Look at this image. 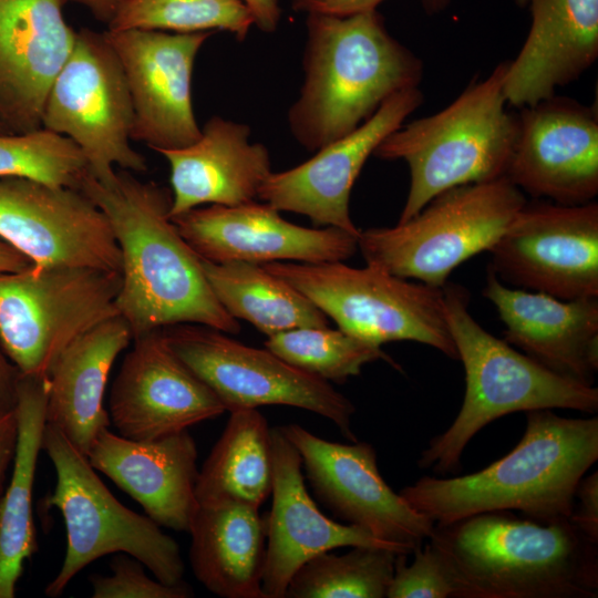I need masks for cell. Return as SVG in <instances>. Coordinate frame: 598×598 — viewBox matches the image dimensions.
Instances as JSON below:
<instances>
[{
  "mask_svg": "<svg viewBox=\"0 0 598 598\" xmlns=\"http://www.w3.org/2000/svg\"><path fill=\"white\" fill-rule=\"evenodd\" d=\"M80 190L103 212L117 243L122 283L116 308L133 338L177 323L240 331L214 295L199 256L173 223L169 189L121 169L107 184L87 173Z\"/></svg>",
  "mask_w": 598,
  "mask_h": 598,
  "instance_id": "1",
  "label": "cell"
},
{
  "mask_svg": "<svg viewBox=\"0 0 598 598\" xmlns=\"http://www.w3.org/2000/svg\"><path fill=\"white\" fill-rule=\"evenodd\" d=\"M455 598H596L598 543L569 518L548 523L511 511L434 524L426 539Z\"/></svg>",
  "mask_w": 598,
  "mask_h": 598,
  "instance_id": "2",
  "label": "cell"
},
{
  "mask_svg": "<svg viewBox=\"0 0 598 598\" xmlns=\"http://www.w3.org/2000/svg\"><path fill=\"white\" fill-rule=\"evenodd\" d=\"M516 446L487 467L463 476H423L399 493L434 524L493 511H518L538 522L569 518L575 493L598 460V417L526 412Z\"/></svg>",
  "mask_w": 598,
  "mask_h": 598,
  "instance_id": "3",
  "label": "cell"
},
{
  "mask_svg": "<svg viewBox=\"0 0 598 598\" xmlns=\"http://www.w3.org/2000/svg\"><path fill=\"white\" fill-rule=\"evenodd\" d=\"M305 82L288 113L308 151L349 134L393 94L417 87L422 61L388 32L375 10L336 17L308 13Z\"/></svg>",
  "mask_w": 598,
  "mask_h": 598,
  "instance_id": "4",
  "label": "cell"
},
{
  "mask_svg": "<svg viewBox=\"0 0 598 598\" xmlns=\"http://www.w3.org/2000/svg\"><path fill=\"white\" fill-rule=\"evenodd\" d=\"M442 289L446 322L465 371V394L452 424L421 453L420 467L442 475L456 473L474 435L513 412L598 411L596 386L550 371L486 331L471 315L464 287L447 281Z\"/></svg>",
  "mask_w": 598,
  "mask_h": 598,
  "instance_id": "5",
  "label": "cell"
},
{
  "mask_svg": "<svg viewBox=\"0 0 598 598\" xmlns=\"http://www.w3.org/2000/svg\"><path fill=\"white\" fill-rule=\"evenodd\" d=\"M507 63L468 84L442 111L402 124L375 148L377 157L403 159L410 169L398 223L447 189L505 176L517 134V118L505 107Z\"/></svg>",
  "mask_w": 598,
  "mask_h": 598,
  "instance_id": "6",
  "label": "cell"
},
{
  "mask_svg": "<svg viewBox=\"0 0 598 598\" xmlns=\"http://www.w3.org/2000/svg\"><path fill=\"white\" fill-rule=\"evenodd\" d=\"M525 203L506 176L457 186L403 223L360 230L358 249L368 265L442 288L456 267L491 249Z\"/></svg>",
  "mask_w": 598,
  "mask_h": 598,
  "instance_id": "7",
  "label": "cell"
},
{
  "mask_svg": "<svg viewBox=\"0 0 598 598\" xmlns=\"http://www.w3.org/2000/svg\"><path fill=\"white\" fill-rule=\"evenodd\" d=\"M42 450L52 461L56 483L43 499L47 508L61 512L66 529V550L45 595L59 597L84 567L107 554L124 551L147 567L156 579L183 581L184 561L177 543L147 515L122 505L81 453L54 425L45 423Z\"/></svg>",
  "mask_w": 598,
  "mask_h": 598,
  "instance_id": "8",
  "label": "cell"
},
{
  "mask_svg": "<svg viewBox=\"0 0 598 598\" xmlns=\"http://www.w3.org/2000/svg\"><path fill=\"white\" fill-rule=\"evenodd\" d=\"M262 266L308 297L339 329L381 347L415 341L457 360L443 289L342 261H271Z\"/></svg>",
  "mask_w": 598,
  "mask_h": 598,
  "instance_id": "9",
  "label": "cell"
},
{
  "mask_svg": "<svg viewBox=\"0 0 598 598\" xmlns=\"http://www.w3.org/2000/svg\"><path fill=\"white\" fill-rule=\"evenodd\" d=\"M121 271L35 266L0 274V342L24 375H48L84 333L118 315Z\"/></svg>",
  "mask_w": 598,
  "mask_h": 598,
  "instance_id": "10",
  "label": "cell"
},
{
  "mask_svg": "<svg viewBox=\"0 0 598 598\" xmlns=\"http://www.w3.org/2000/svg\"><path fill=\"white\" fill-rule=\"evenodd\" d=\"M133 120L126 79L104 32L80 29L48 93L42 127L72 140L87 161L89 174L107 184L115 166L147 171L144 156L130 144Z\"/></svg>",
  "mask_w": 598,
  "mask_h": 598,
  "instance_id": "11",
  "label": "cell"
},
{
  "mask_svg": "<svg viewBox=\"0 0 598 598\" xmlns=\"http://www.w3.org/2000/svg\"><path fill=\"white\" fill-rule=\"evenodd\" d=\"M176 355L217 395L226 411L288 405L329 419L351 442L355 408L328 382L287 363L268 349L246 346L198 323L163 328Z\"/></svg>",
  "mask_w": 598,
  "mask_h": 598,
  "instance_id": "12",
  "label": "cell"
},
{
  "mask_svg": "<svg viewBox=\"0 0 598 598\" xmlns=\"http://www.w3.org/2000/svg\"><path fill=\"white\" fill-rule=\"evenodd\" d=\"M488 251V268L511 287L598 298V204L526 202Z\"/></svg>",
  "mask_w": 598,
  "mask_h": 598,
  "instance_id": "13",
  "label": "cell"
},
{
  "mask_svg": "<svg viewBox=\"0 0 598 598\" xmlns=\"http://www.w3.org/2000/svg\"><path fill=\"white\" fill-rule=\"evenodd\" d=\"M281 430L299 452L316 497L336 517L408 555L430 537L434 523L385 483L371 444L330 442L298 424Z\"/></svg>",
  "mask_w": 598,
  "mask_h": 598,
  "instance_id": "14",
  "label": "cell"
},
{
  "mask_svg": "<svg viewBox=\"0 0 598 598\" xmlns=\"http://www.w3.org/2000/svg\"><path fill=\"white\" fill-rule=\"evenodd\" d=\"M0 238L35 266L121 271L107 218L79 189L0 177Z\"/></svg>",
  "mask_w": 598,
  "mask_h": 598,
  "instance_id": "15",
  "label": "cell"
},
{
  "mask_svg": "<svg viewBox=\"0 0 598 598\" xmlns=\"http://www.w3.org/2000/svg\"><path fill=\"white\" fill-rule=\"evenodd\" d=\"M213 33L104 31L128 86L134 113L132 141L157 151L185 147L199 138L192 76L196 55Z\"/></svg>",
  "mask_w": 598,
  "mask_h": 598,
  "instance_id": "16",
  "label": "cell"
},
{
  "mask_svg": "<svg viewBox=\"0 0 598 598\" xmlns=\"http://www.w3.org/2000/svg\"><path fill=\"white\" fill-rule=\"evenodd\" d=\"M505 176L522 192L564 205L598 194V117L577 101L550 96L520 107Z\"/></svg>",
  "mask_w": 598,
  "mask_h": 598,
  "instance_id": "17",
  "label": "cell"
},
{
  "mask_svg": "<svg viewBox=\"0 0 598 598\" xmlns=\"http://www.w3.org/2000/svg\"><path fill=\"white\" fill-rule=\"evenodd\" d=\"M112 384L109 414L120 435L148 441L171 435L226 409L171 349L163 329L133 338Z\"/></svg>",
  "mask_w": 598,
  "mask_h": 598,
  "instance_id": "18",
  "label": "cell"
},
{
  "mask_svg": "<svg viewBox=\"0 0 598 598\" xmlns=\"http://www.w3.org/2000/svg\"><path fill=\"white\" fill-rule=\"evenodd\" d=\"M422 101L417 87L393 94L360 126L319 148L307 162L271 173L258 198L279 212L302 214L317 226H332L358 237L360 229L349 212L352 186L368 157Z\"/></svg>",
  "mask_w": 598,
  "mask_h": 598,
  "instance_id": "19",
  "label": "cell"
},
{
  "mask_svg": "<svg viewBox=\"0 0 598 598\" xmlns=\"http://www.w3.org/2000/svg\"><path fill=\"white\" fill-rule=\"evenodd\" d=\"M182 237L213 262L343 261L358 250V237L332 226L307 228L287 221L267 203L196 207L171 217Z\"/></svg>",
  "mask_w": 598,
  "mask_h": 598,
  "instance_id": "20",
  "label": "cell"
},
{
  "mask_svg": "<svg viewBox=\"0 0 598 598\" xmlns=\"http://www.w3.org/2000/svg\"><path fill=\"white\" fill-rule=\"evenodd\" d=\"M270 432L272 506L264 517L266 557L261 580L266 598H285L288 582L300 566L338 547H381L405 554L361 527L337 523L321 513L306 488L299 452L281 426Z\"/></svg>",
  "mask_w": 598,
  "mask_h": 598,
  "instance_id": "21",
  "label": "cell"
},
{
  "mask_svg": "<svg viewBox=\"0 0 598 598\" xmlns=\"http://www.w3.org/2000/svg\"><path fill=\"white\" fill-rule=\"evenodd\" d=\"M65 0H0V124L9 133L42 127L50 87L75 41Z\"/></svg>",
  "mask_w": 598,
  "mask_h": 598,
  "instance_id": "22",
  "label": "cell"
},
{
  "mask_svg": "<svg viewBox=\"0 0 598 598\" xmlns=\"http://www.w3.org/2000/svg\"><path fill=\"white\" fill-rule=\"evenodd\" d=\"M483 295L504 323L507 343L557 374L594 385L598 371V298L563 300L509 287L489 268Z\"/></svg>",
  "mask_w": 598,
  "mask_h": 598,
  "instance_id": "23",
  "label": "cell"
},
{
  "mask_svg": "<svg viewBox=\"0 0 598 598\" xmlns=\"http://www.w3.org/2000/svg\"><path fill=\"white\" fill-rule=\"evenodd\" d=\"M90 464L130 494L157 525L188 532L198 506L197 448L187 430L136 441L103 430L87 455Z\"/></svg>",
  "mask_w": 598,
  "mask_h": 598,
  "instance_id": "24",
  "label": "cell"
},
{
  "mask_svg": "<svg viewBox=\"0 0 598 598\" xmlns=\"http://www.w3.org/2000/svg\"><path fill=\"white\" fill-rule=\"evenodd\" d=\"M249 135V126L213 116L193 144L155 151L171 168V217L205 204L238 206L258 198L272 172L268 150Z\"/></svg>",
  "mask_w": 598,
  "mask_h": 598,
  "instance_id": "25",
  "label": "cell"
},
{
  "mask_svg": "<svg viewBox=\"0 0 598 598\" xmlns=\"http://www.w3.org/2000/svg\"><path fill=\"white\" fill-rule=\"evenodd\" d=\"M532 24L504 81L507 103L534 105L555 95L598 56V0H530Z\"/></svg>",
  "mask_w": 598,
  "mask_h": 598,
  "instance_id": "26",
  "label": "cell"
},
{
  "mask_svg": "<svg viewBox=\"0 0 598 598\" xmlns=\"http://www.w3.org/2000/svg\"><path fill=\"white\" fill-rule=\"evenodd\" d=\"M133 340L127 322L115 316L71 343L48 373L47 423L56 426L84 455L111 423L103 400L117 355Z\"/></svg>",
  "mask_w": 598,
  "mask_h": 598,
  "instance_id": "27",
  "label": "cell"
},
{
  "mask_svg": "<svg viewBox=\"0 0 598 598\" xmlns=\"http://www.w3.org/2000/svg\"><path fill=\"white\" fill-rule=\"evenodd\" d=\"M188 533L192 569L209 591L224 598H266V529L258 508L233 501L199 502Z\"/></svg>",
  "mask_w": 598,
  "mask_h": 598,
  "instance_id": "28",
  "label": "cell"
},
{
  "mask_svg": "<svg viewBox=\"0 0 598 598\" xmlns=\"http://www.w3.org/2000/svg\"><path fill=\"white\" fill-rule=\"evenodd\" d=\"M47 375L20 373L17 446L9 485L0 496V598H13L24 561L38 550L32 491L47 423Z\"/></svg>",
  "mask_w": 598,
  "mask_h": 598,
  "instance_id": "29",
  "label": "cell"
},
{
  "mask_svg": "<svg viewBox=\"0 0 598 598\" xmlns=\"http://www.w3.org/2000/svg\"><path fill=\"white\" fill-rule=\"evenodd\" d=\"M200 264L223 308L267 337L295 328L329 326L328 317L308 297L262 265L203 258Z\"/></svg>",
  "mask_w": 598,
  "mask_h": 598,
  "instance_id": "30",
  "label": "cell"
},
{
  "mask_svg": "<svg viewBox=\"0 0 598 598\" xmlns=\"http://www.w3.org/2000/svg\"><path fill=\"white\" fill-rule=\"evenodd\" d=\"M272 448L267 420L257 409L230 412L196 483L199 502L233 501L256 508L271 494Z\"/></svg>",
  "mask_w": 598,
  "mask_h": 598,
  "instance_id": "31",
  "label": "cell"
},
{
  "mask_svg": "<svg viewBox=\"0 0 598 598\" xmlns=\"http://www.w3.org/2000/svg\"><path fill=\"white\" fill-rule=\"evenodd\" d=\"M399 553L353 546L343 555L321 553L300 566L288 582V598L386 597Z\"/></svg>",
  "mask_w": 598,
  "mask_h": 598,
  "instance_id": "32",
  "label": "cell"
},
{
  "mask_svg": "<svg viewBox=\"0 0 598 598\" xmlns=\"http://www.w3.org/2000/svg\"><path fill=\"white\" fill-rule=\"evenodd\" d=\"M265 347L292 367L328 382H346L378 360L400 368L381 347L329 327L286 330L267 337Z\"/></svg>",
  "mask_w": 598,
  "mask_h": 598,
  "instance_id": "33",
  "label": "cell"
},
{
  "mask_svg": "<svg viewBox=\"0 0 598 598\" xmlns=\"http://www.w3.org/2000/svg\"><path fill=\"white\" fill-rule=\"evenodd\" d=\"M252 24L243 0H124L107 30L228 31L243 41Z\"/></svg>",
  "mask_w": 598,
  "mask_h": 598,
  "instance_id": "34",
  "label": "cell"
},
{
  "mask_svg": "<svg viewBox=\"0 0 598 598\" xmlns=\"http://www.w3.org/2000/svg\"><path fill=\"white\" fill-rule=\"evenodd\" d=\"M87 173L84 154L65 135L45 127L0 134V177H21L80 190Z\"/></svg>",
  "mask_w": 598,
  "mask_h": 598,
  "instance_id": "35",
  "label": "cell"
},
{
  "mask_svg": "<svg viewBox=\"0 0 598 598\" xmlns=\"http://www.w3.org/2000/svg\"><path fill=\"white\" fill-rule=\"evenodd\" d=\"M408 565L406 554H399L388 598H455V588L439 554L426 540L413 551Z\"/></svg>",
  "mask_w": 598,
  "mask_h": 598,
  "instance_id": "36",
  "label": "cell"
},
{
  "mask_svg": "<svg viewBox=\"0 0 598 598\" xmlns=\"http://www.w3.org/2000/svg\"><path fill=\"white\" fill-rule=\"evenodd\" d=\"M110 566V576H90L93 598H188L194 595L184 581L168 585L150 578L144 565L130 555L114 557Z\"/></svg>",
  "mask_w": 598,
  "mask_h": 598,
  "instance_id": "37",
  "label": "cell"
},
{
  "mask_svg": "<svg viewBox=\"0 0 598 598\" xmlns=\"http://www.w3.org/2000/svg\"><path fill=\"white\" fill-rule=\"evenodd\" d=\"M383 0H291L295 11L347 17L375 10ZM429 13L442 11L451 0H421Z\"/></svg>",
  "mask_w": 598,
  "mask_h": 598,
  "instance_id": "38",
  "label": "cell"
},
{
  "mask_svg": "<svg viewBox=\"0 0 598 598\" xmlns=\"http://www.w3.org/2000/svg\"><path fill=\"white\" fill-rule=\"evenodd\" d=\"M571 522L589 539L598 543V472L582 477L577 485Z\"/></svg>",
  "mask_w": 598,
  "mask_h": 598,
  "instance_id": "39",
  "label": "cell"
},
{
  "mask_svg": "<svg viewBox=\"0 0 598 598\" xmlns=\"http://www.w3.org/2000/svg\"><path fill=\"white\" fill-rule=\"evenodd\" d=\"M17 436L18 430L14 410L0 414V496L3 493V483L8 468L13 462Z\"/></svg>",
  "mask_w": 598,
  "mask_h": 598,
  "instance_id": "40",
  "label": "cell"
},
{
  "mask_svg": "<svg viewBox=\"0 0 598 598\" xmlns=\"http://www.w3.org/2000/svg\"><path fill=\"white\" fill-rule=\"evenodd\" d=\"M20 372L6 354L0 342V414L13 411Z\"/></svg>",
  "mask_w": 598,
  "mask_h": 598,
  "instance_id": "41",
  "label": "cell"
},
{
  "mask_svg": "<svg viewBox=\"0 0 598 598\" xmlns=\"http://www.w3.org/2000/svg\"><path fill=\"white\" fill-rule=\"evenodd\" d=\"M250 10L254 24L262 32H274L277 29L281 10L279 0H243Z\"/></svg>",
  "mask_w": 598,
  "mask_h": 598,
  "instance_id": "42",
  "label": "cell"
},
{
  "mask_svg": "<svg viewBox=\"0 0 598 598\" xmlns=\"http://www.w3.org/2000/svg\"><path fill=\"white\" fill-rule=\"evenodd\" d=\"M32 265L25 255L0 238V274L22 271Z\"/></svg>",
  "mask_w": 598,
  "mask_h": 598,
  "instance_id": "43",
  "label": "cell"
},
{
  "mask_svg": "<svg viewBox=\"0 0 598 598\" xmlns=\"http://www.w3.org/2000/svg\"><path fill=\"white\" fill-rule=\"evenodd\" d=\"M86 8L92 16L106 25L114 18L124 0H65Z\"/></svg>",
  "mask_w": 598,
  "mask_h": 598,
  "instance_id": "44",
  "label": "cell"
},
{
  "mask_svg": "<svg viewBox=\"0 0 598 598\" xmlns=\"http://www.w3.org/2000/svg\"><path fill=\"white\" fill-rule=\"evenodd\" d=\"M530 0H516L517 4L525 7L529 3Z\"/></svg>",
  "mask_w": 598,
  "mask_h": 598,
  "instance_id": "45",
  "label": "cell"
},
{
  "mask_svg": "<svg viewBox=\"0 0 598 598\" xmlns=\"http://www.w3.org/2000/svg\"><path fill=\"white\" fill-rule=\"evenodd\" d=\"M0 134H11L9 133L2 124H0Z\"/></svg>",
  "mask_w": 598,
  "mask_h": 598,
  "instance_id": "46",
  "label": "cell"
}]
</instances>
